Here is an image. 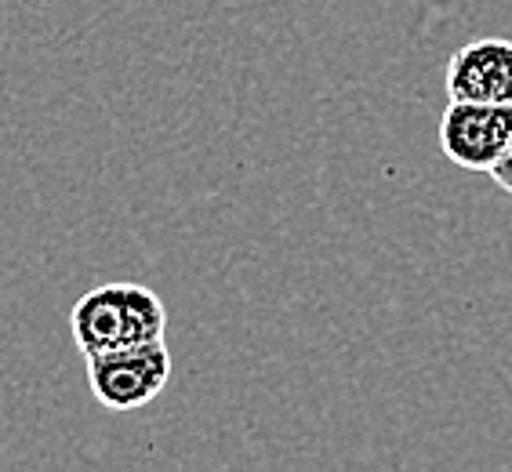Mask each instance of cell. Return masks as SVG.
Instances as JSON below:
<instances>
[{"instance_id": "obj_2", "label": "cell", "mask_w": 512, "mask_h": 472, "mask_svg": "<svg viewBox=\"0 0 512 472\" xmlns=\"http://www.w3.org/2000/svg\"><path fill=\"white\" fill-rule=\"evenodd\" d=\"M171 378L168 342H142L109 349V353L88 356V382L91 393L106 411L131 414L153 404Z\"/></svg>"}, {"instance_id": "obj_3", "label": "cell", "mask_w": 512, "mask_h": 472, "mask_svg": "<svg viewBox=\"0 0 512 472\" xmlns=\"http://www.w3.org/2000/svg\"><path fill=\"white\" fill-rule=\"evenodd\" d=\"M512 146V106L451 102L440 120V149L454 168L491 175Z\"/></svg>"}, {"instance_id": "obj_5", "label": "cell", "mask_w": 512, "mask_h": 472, "mask_svg": "<svg viewBox=\"0 0 512 472\" xmlns=\"http://www.w3.org/2000/svg\"><path fill=\"white\" fill-rule=\"evenodd\" d=\"M491 178L498 182V189H505V193L512 197V146H509V153L502 157V164L491 171Z\"/></svg>"}, {"instance_id": "obj_4", "label": "cell", "mask_w": 512, "mask_h": 472, "mask_svg": "<svg viewBox=\"0 0 512 472\" xmlns=\"http://www.w3.org/2000/svg\"><path fill=\"white\" fill-rule=\"evenodd\" d=\"M451 102H494L512 106V40L480 37L454 51L447 62Z\"/></svg>"}, {"instance_id": "obj_1", "label": "cell", "mask_w": 512, "mask_h": 472, "mask_svg": "<svg viewBox=\"0 0 512 472\" xmlns=\"http://www.w3.org/2000/svg\"><path fill=\"white\" fill-rule=\"evenodd\" d=\"M73 342L80 356H99L124 345L160 342L168 335V309L142 284H102L73 305Z\"/></svg>"}]
</instances>
